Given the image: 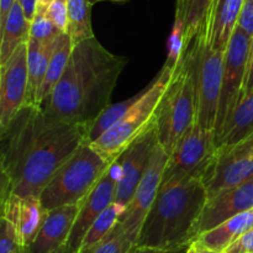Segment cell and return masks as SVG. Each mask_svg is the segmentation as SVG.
<instances>
[{
  "label": "cell",
  "mask_w": 253,
  "mask_h": 253,
  "mask_svg": "<svg viewBox=\"0 0 253 253\" xmlns=\"http://www.w3.org/2000/svg\"><path fill=\"white\" fill-rule=\"evenodd\" d=\"M90 126L51 118L41 106L25 104L0 130L1 198H40L54 173L81 146L90 143Z\"/></svg>",
  "instance_id": "obj_1"
},
{
  "label": "cell",
  "mask_w": 253,
  "mask_h": 253,
  "mask_svg": "<svg viewBox=\"0 0 253 253\" xmlns=\"http://www.w3.org/2000/svg\"><path fill=\"white\" fill-rule=\"evenodd\" d=\"M127 63L126 57L111 53L95 37L76 44L63 76L41 108L57 120L91 127L111 105L113 91Z\"/></svg>",
  "instance_id": "obj_2"
},
{
  "label": "cell",
  "mask_w": 253,
  "mask_h": 253,
  "mask_svg": "<svg viewBox=\"0 0 253 253\" xmlns=\"http://www.w3.org/2000/svg\"><path fill=\"white\" fill-rule=\"evenodd\" d=\"M208 200L200 179H163L136 247L156 250L189 249L199 237V222Z\"/></svg>",
  "instance_id": "obj_3"
},
{
  "label": "cell",
  "mask_w": 253,
  "mask_h": 253,
  "mask_svg": "<svg viewBox=\"0 0 253 253\" xmlns=\"http://www.w3.org/2000/svg\"><path fill=\"white\" fill-rule=\"evenodd\" d=\"M177 63L178 59L168 57L157 76L141 90V98L135 105L104 135L90 143L104 160L113 165L138 137L155 125L158 106L174 77Z\"/></svg>",
  "instance_id": "obj_4"
},
{
  "label": "cell",
  "mask_w": 253,
  "mask_h": 253,
  "mask_svg": "<svg viewBox=\"0 0 253 253\" xmlns=\"http://www.w3.org/2000/svg\"><path fill=\"white\" fill-rule=\"evenodd\" d=\"M197 119L193 64L187 49L178 59L174 77L158 106L156 115L158 142L168 156Z\"/></svg>",
  "instance_id": "obj_5"
},
{
  "label": "cell",
  "mask_w": 253,
  "mask_h": 253,
  "mask_svg": "<svg viewBox=\"0 0 253 253\" xmlns=\"http://www.w3.org/2000/svg\"><path fill=\"white\" fill-rule=\"evenodd\" d=\"M111 163L104 160L90 143L81 146L54 173L40 195L47 211L81 204L101 179Z\"/></svg>",
  "instance_id": "obj_6"
},
{
  "label": "cell",
  "mask_w": 253,
  "mask_h": 253,
  "mask_svg": "<svg viewBox=\"0 0 253 253\" xmlns=\"http://www.w3.org/2000/svg\"><path fill=\"white\" fill-rule=\"evenodd\" d=\"M183 48L188 51L193 64L197 104L195 121L205 130L215 132L225 52L215 51L210 47L204 27Z\"/></svg>",
  "instance_id": "obj_7"
},
{
  "label": "cell",
  "mask_w": 253,
  "mask_h": 253,
  "mask_svg": "<svg viewBox=\"0 0 253 253\" xmlns=\"http://www.w3.org/2000/svg\"><path fill=\"white\" fill-rule=\"evenodd\" d=\"M252 42V37L237 26L225 51L221 90L215 126L216 141L221 136L222 131L226 127L227 123L242 99Z\"/></svg>",
  "instance_id": "obj_8"
},
{
  "label": "cell",
  "mask_w": 253,
  "mask_h": 253,
  "mask_svg": "<svg viewBox=\"0 0 253 253\" xmlns=\"http://www.w3.org/2000/svg\"><path fill=\"white\" fill-rule=\"evenodd\" d=\"M253 178V136L236 145L217 146L203 178L208 199Z\"/></svg>",
  "instance_id": "obj_9"
},
{
  "label": "cell",
  "mask_w": 253,
  "mask_h": 253,
  "mask_svg": "<svg viewBox=\"0 0 253 253\" xmlns=\"http://www.w3.org/2000/svg\"><path fill=\"white\" fill-rule=\"evenodd\" d=\"M216 147L214 131L205 130L195 121L168 158L163 179L184 177L203 182Z\"/></svg>",
  "instance_id": "obj_10"
},
{
  "label": "cell",
  "mask_w": 253,
  "mask_h": 253,
  "mask_svg": "<svg viewBox=\"0 0 253 253\" xmlns=\"http://www.w3.org/2000/svg\"><path fill=\"white\" fill-rule=\"evenodd\" d=\"M168 158L169 156L158 143L151 158L147 170L141 179L138 187L136 188L132 199L126 208L125 215L121 217L118 224L119 229L135 245H137L143 222L158 194Z\"/></svg>",
  "instance_id": "obj_11"
},
{
  "label": "cell",
  "mask_w": 253,
  "mask_h": 253,
  "mask_svg": "<svg viewBox=\"0 0 253 253\" xmlns=\"http://www.w3.org/2000/svg\"><path fill=\"white\" fill-rule=\"evenodd\" d=\"M156 124L138 137L120 157L118 158L120 175L116 188L115 202L127 208L136 188L147 170L153 152L158 145Z\"/></svg>",
  "instance_id": "obj_12"
},
{
  "label": "cell",
  "mask_w": 253,
  "mask_h": 253,
  "mask_svg": "<svg viewBox=\"0 0 253 253\" xmlns=\"http://www.w3.org/2000/svg\"><path fill=\"white\" fill-rule=\"evenodd\" d=\"M29 71L27 42L22 43L0 66V130L6 127L20 109L26 104Z\"/></svg>",
  "instance_id": "obj_13"
},
{
  "label": "cell",
  "mask_w": 253,
  "mask_h": 253,
  "mask_svg": "<svg viewBox=\"0 0 253 253\" xmlns=\"http://www.w3.org/2000/svg\"><path fill=\"white\" fill-rule=\"evenodd\" d=\"M119 175H120V168L116 161L109 167L98 184L89 193L88 197L81 203L78 216L67 241V246L73 252H79L84 237L94 221L115 202Z\"/></svg>",
  "instance_id": "obj_14"
},
{
  "label": "cell",
  "mask_w": 253,
  "mask_h": 253,
  "mask_svg": "<svg viewBox=\"0 0 253 253\" xmlns=\"http://www.w3.org/2000/svg\"><path fill=\"white\" fill-rule=\"evenodd\" d=\"M48 211L37 197L7 194L1 198V217L14 225L19 249L27 250L43 226Z\"/></svg>",
  "instance_id": "obj_15"
},
{
  "label": "cell",
  "mask_w": 253,
  "mask_h": 253,
  "mask_svg": "<svg viewBox=\"0 0 253 253\" xmlns=\"http://www.w3.org/2000/svg\"><path fill=\"white\" fill-rule=\"evenodd\" d=\"M251 209H253V178L207 200L198 229L199 236Z\"/></svg>",
  "instance_id": "obj_16"
},
{
  "label": "cell",
  "mask_w": 253,
  "mask_h": 253,
  "mask_svg": "<svg viewBox=\"0 0 253 253\" xmlns=\"http://www.w3.org/2000/svg\"><path fill=\"white\" fill-rule=\"evenodd\" d=\"M81 204L62 207L48 211L43 226L27 250L17 249V253H52L67 244L78 216Z\"/></svg>",
  "instance_id": "obj_17"
},
{
  "label": "cell",
  "mask_w": 253,
  "mask_h": 253,
  "mask_svg": "<svg viewBox=\"0 0 253 253\" xmlns=\"http://www.w3.org/2000/svg\"><path fill=\"white\" fill-rule=\"evenodd\" d=\"M245 0H214L205 19L204 29L210 47L225 52L239 25Z\"/></svg>",
  "instance_id": "obj_18"
},
{
  "label": "cell",
  "mask_w": 253,
  "mask_h": 253,
  "mask_svg": "<svg viewBox=\"0 0 253 253\" xmlns=\"http://www.w3.org/2000/svg\"><path fill=\"white\" fill-rule=\"evenodd\" d=\"M252 227L253 209L231 217L215 229L200 235L195 244L205 249L212 250V251L224 253L235 241H237Z\"/></svg>",
  "instance_id": "obj_19"
},
{
  "label": "cell",
  "mask_w": 253,
  "mask_h": 253,
  "mask_svg": "<svg viewBox=\"0 0 253 253\" xmlns=\"http://www.w3.org/2000/svg\"><path fill=\"white\" fill-rule=\"evenodd\" d=\"M54 40L40 42L30 37L27 41V71H29V86H27L26 98L27 105L39 106V103H37L39 93L44 76H46L49 59H51Z\"/></svg>",
  "instance_id": "obj_20"
},
{
  "label": "cell",
  "mask_w": 253,
  "mask_h": 253,
  "mask_svg": "<svg viewBox=\"0 0 253 253\" xmlns=\"http://www.w3.org/2000/svg\"><path fill=\"white\" fill-rule=\"evenodd\" d=\"M214 0H177L174 27L182 32L183 47L189 44L204 26Z\"/></svg>",
  "instance_id": "obj_21"
},
{
  "label": "cell",
  "mask_w": 253,
  "mask_h": 253,
  "mask_svg": "<svg viewBox=\"0 0 253 253\" xmlns=\"http://www.w3.org/2000/svg\"><path fill=\"white\" fill-rule=\"evenodd\" d=\"M30 27L31 24L26 20L24 10L16 0L4 27L0 30V66L6 63L17 47L29 41Z\"/></svg>",
  "instance_id": "obj_22"
},
{
  "label": "cell",
  "mask_w": 253,
  "mask_h": 253,
  "mask_svg": "<svg viewBox=\"0 0 253 253\" xmlns=\"http://www.w3.org/2000/svg\"><path fill=\"white\" fill-rule=\"evenodd\" d=\"M73 51V43L66 32H61L54 40L53 51H52L51 59H49L48 67H47L46 76L42 82L41 89L39 93V106L42 105L44 100L52 94L53 89L56 88L57 83L63 76L66 67L68 64L69 57Z\"/></svg>",
  "instance_id": "obj_23"
},
{
  "label": "cell",
  "mask_w": 253,
  "mask_h": 253,
  "mask_svg": "<svg viewBox=\"0 0 253 253\" xmlns=\"http://www.w3.org/2000/svg\"><path fill=\"white\" fill-rule=\"evenodd\" d=\"M253 136V93L244 96L232 114L216 145H236Z\"/></svg>",
  "instance_id": "obj_24"
},
{
  "label": "cell",
  "mask_w": 253,
  "mask_h": 253,
  "mask_svg": "<svg viewBox=\"0 0 253 253\" xmlns=\"http://www.w3.org/2000/svg\"><path fill=\"white\" fill-rule=\"evenodd\" d=\"M68 7V25L67 32L72 40L73 46L91 39L94 36L91 26V4L89 0H69Z\"/></svg>",
  "instance_id": "obj_25"
},
{
  "label": "cell",
  "mask_w": 253,
  "mask_h": 253,
  "mask_svg": "<svg viewBox=\"0 0 253 253\" xmlns=\"http://www.w3.org/2000/svg\"><path fill=\"white\" fill-rule=\"evenodd\" d=\"M125 212L126 207L118 203H113L91 225L84 237L78 253H89L94 247L98 246L110 232H113Z\"/></svg>",
  "instance_id": "obj_26"
},
{
  "label": "cell",
  "mask_w": 253,
  "mask_h": 253,
  "mask_svg": "<svg viewBox=\"0 0 253 253\" xmlns=\"http://www.w3.org/2000/svg\"><path fill=\"white\" fill-rule=\"evenodd\" d=\"M136 245L116 225L113 232L89 253H131Z\"/></svg>",
  "instance_id": "obj_27"
},
{
  "label": "cell",
  "mask_w": 253,
  "mask_h": 253,
  "mask_svg": "<svg viewBox=\"0 0 253 253\" xmlns=\"http://www.w3.org/2000/svg\"><path fill=\"white\" fill-rule=\"evenodd\" d=\"M61 31L54 27L51 20L46 16V11H36L30 27V37L37 41H51L56 39Z\"/></svg>",
  "instance_id": "obj_28"
},
{
  "label": "cell",
  "mask_w": 253,
  "mask_h": 253,
  "mask_svg": "<svg viewBox=\"0 0 253 253\" xmlns=\"http://www.w3.org/2000/svg\"><path fill=\"white\" fill-rule=\"evenodd\" d=\"M46 16L51 20L58 31L67 32V25H68V7L67 2L61 0H54L46 10Z\"/></svg>",
  "instance_id": "obj_29"
},
{
  "label": "cell",
  "mask_w": 253,
  "mask_h": 253,
  "mask_svg": "<svg viewBox=\"0 0 253 253\" xmlns=\"http://www.w3.org/2000/svg\"><path fill=\"white\" fill-rule=\"evenodd\" d=\"M19 249V239L14 225L1 217V234H0V253H12Z\"/></svg>",
  "instance_id": "obj_30"
},
{
  "label": "cell",
  "mask_w": 253,
  "mask_h": 253,
  "mask_svg": "<svg viewBox=\"0 0 253 253\" xmlns=\"http://www.w3.org/2000/svg\"><path fill=\"white\" fill-rule=\"evenodd\" d=\"M237 26L253 39V0H245Z\"/></svg>",
  "instance_id": "obj_31"
},
{
  "label": "cell",
  "mask_w": 253,
  "mask_h": 253,
  "mask_svg": "<svg viewBox=\"0 0 253 253\" xmlns=\"http://www.w3.org/2000/svg\"><path fill=\"white\" fill-rule=\"evenodd\" d=\"M224 253H253V227L235 241Z\"/></svg>",
  "instance_id": "obj_32"
},
{
  "label": "cell",
  "mask_w": 253,
  "mask_h": 253,
  "mask_svg": "<svg viewBox=\"0 0 253 253\" xmlns=\"http://www.w3.org/2000/svg\"><path fill=\"white\" fill-rule=\"evenodd\" d=\"M253 93V42H252V48L251 53H250L249 64H247V72H246V78H245V85H244V94L242 98L246 95Z\"/></svg>",
  "instance_id": "obj_33"
},
{
  "label": "cell",
  "mask_w": 253,
  "mask_h": 253,
  "mask_svg": "<svg viewBox=\"0 0 253 253\" xmlns=\"http://www.w3.org/2000/svg\"><path fill=\"white\" fill-rule=\"evenodd\" d=\"M19 2L20 5H21L22 10H24L25 17H26L27 21L31 24L35 15H36L37 0H19Z\"/></svg>",
  "instance_id": "obj_34"
},
{
  "label": "cell",
  "mask_w": 253,
  "mask_h": 253,
  "mask_svg": "<svg viewBox=\"0 0 253 253\" xmlns=\"http://www.w3.org/2000/svg\"><path fill=\"white\" fill-rule=\"evenodd\" d=\"M16 0H0V30L4 27L7 16Z\"/></svg>",
  "instance_id": "obj_35"
},
{
  "label": "cell",
  "mask_w": 253,
  "mask_h": 253,
  "mask_svg": "<svg viewBox=\"0 0 253 253\" xmlns=\"http://www.w3.org/2000/svg\"><path fill=\"white\" fill-rule=\"evenodd\" d=\"M188 249L179 250H156V249H145V247H135L131 253H187Z\"/></svg>",
  "instance_id": "obj_36"
},
{
  "label": "cell",
  "mask_w": 253,
  "mask_h": 253,
  "mask_svg": "<svg viewBox=\"0 0 253 253\" xmlns=\"http://www.w3.org/2000/svg\"><path fill=\"white\" fill-rule=\"evenodd\" d=\"M190 250H192L193 253H221V252H217V251H212V250L209 249H205V247L199 246L194 242L193 245H190Z\"/></svg>",
  "instance_id": "obj_37"
},
{
  "label": "cell",
  "mask_w": 253,
  "mask_h": 253,
  "mask_svg": "<svg viewBox=\"0 0 253 253\" xmlns=\"http://www.w3.org/2000/svg\"><path fill=\"white\" fill-rule=\"evenodd\" d=\"M53 1L54 0H37L36 11H46L47 7H48Z\"/></svg>",
  "instance_id": "obj_38"
},
{
  "label": "cell",
  "mask_w": 253,
  "mask_h": 253,
  "mask_svg": "<svg viewBox=\"0 0 253 253\" xmlns=\"http://www.w3.org/2000/svg\"><path fill=\"white\" fill-rule=\"evenodd\" d=\"M52 253H76V252L72 251V250L69 249V247L67 246V244H66V245H63V246L59 247L58 250H56V251H53Z\"/></svg>",
  "instance_id": "obj_39"
},
{
  "label": "cell",
  "mask_w": 253,
  "mask_h": 253,
  "mask_svg": "<svg viewBox=\"0 0 253 253\" xmlns=\"http://www.w3.org/2000/svg\"><path fill=\"white\" fill-rule=\"evenodd\" d=\"M89 1L91 2V4H96V2H99V1H103V0H89Z\"/></svg>",
  "instance_id": "obj_40"
},
{
  "label": "cell",
  "mask_w": 253,
  "mask_h": 253,
  "mask_svg": "<svg viewBox=\"0 0 253 253\" xmlns=\"http://www.w3.org/2000/svg\"><path fill=\"white\" fill-rule=\"evenodd\" d=\"M104 1V0H103ZM109 1H116V2H123V1H128V0H109Z\"/></svg>",
  "instance_id": "obj_41"
},
{
  "label": "cell",
  "mask_w": 253,
  "mask_h": 253,
  "mask_svg": "<svg viewBox=\"0 0 253 253\" xmlns=\"http://www.w3.org/2000/svg\"><path fill=\"white\" fill-rule=\"evenodd\" d=\"M187 253H193V252H192V250H190V247H189V249H188V251H187Z\"/></svg>",
  "instance_id": "obj_42"
},
{
  "label": "cell",
  "mask_w": 253,
  "mask_h": 253,
  "mask_svg": "<svg viewBox=\"0 0 253 253\" xmlns=\"http://www.w3.org/2000/svg\"><path fill=\"white\" fill-rule=\"evenodd\" d=\"M61 1H63V2H68L69 0H61Z\"/></svg>",
  "instance_id": "obj_43"
},
{
  "label": "cell",
  "mask_w": 253,
  "mask_h": 253,
  "mask_svg": "<svg viewBox=\"0 0 253 253\" xmlns=\"http://www.w3.org/2000/svg\"><path fill=\"white\" fill-rule=\"evenodd\" d=\"M12 253H17V250H16V251H14V252H12Z\"/></svg>",
  "instance_id": "obj_44"
}]
</instances>
